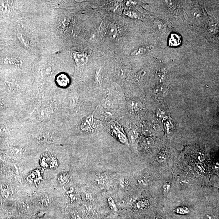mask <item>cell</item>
I'll use <instances>...</instances> for the list:
<instances>
[{
  "mask_svg": "<svg viewBox=\"0 0 219 219\" xmlns=\"http://www.w3.org/2000/svg\"><path fill=\"white\" fill-rule=\"evenodd\" d=\"M56 80L57 85L61 87H66L70 83V79L64 74H61L58 75Z\"/></svg>",
  "mask_w": 219,
  "mask_h": 219,
  "instance_id": "6da1fadb",
  "label": "cell"
},
{
  "mask_svg": "<svg viewBox=\"0 0 219 219\" xmlns=\"http://www.w3.org/2000/svg\"><path fill=\"white\" fill-rule=\"evenodd\" d=\"M182 38L180 35L177 33H173L169 39V44L170 46H177L181 42Z\"/></svg>",
  "mask_w": 219,
  "mask_h": 219,
  "instance_id": "7a4b0ae2",
  "label": "cell"
},
{
  "mask_svg": "<svg viewBox=\"0 0 219 219\" xmlns=\"http://www.w3.org/2000/svg\"><path fill=\"white\" fill-rule=\"evenodd\" d=\"M153 140L152 138L145 137L143 138L141 141V146L143 148L148 149L150 148L153 145Z\"/></svg>",
  "mask_w": 219,
  "mask_h": 219,
  "instance_id": "3957f363",
  "label": "cell"
},
{
  "mask_svg": "<svg viewBox=\"0 0 219 219\" xmlns=\"http://www.w3.org/2000/svg\"><path fill=\"white\" fill-rule=\"evenodd\" d=\"M149 200L146 199H142L139 200L136 204V207L139 210H144L149 205Z\"/></svg>",
  "mask_w": 219,
  "mask_h": 219,
  "instance_id": "277c9868",
  "label": "cell"
},
{
  "mask_svg": "<svg viewBox=\"0 0 219 219\" xmlns=\"http://www.w3.org/2000/svg\"><path fill=\"white\" fill-rule=\"evenodd\" d=\"M70 179V175L67 173H62L60 174L58 177V181L62 184L67 183Z\"/></svg>",
  "mask_w": 219,
  "mask_h": 219,
  "instance_id": "5b68a950",
  "label": "cell"
},
{
  "mask_svg": "<svg viewBox=\"0 0 219 219\" xmlns=\"http://www.w3.org/2000/svg\"><path fill=\"white\" fill-rule=\"evenodd\" d=\"M141 105L139 102L136 100H132L129 102L128 107L131 111L135 112L139 110Z\"/></svg>",
  "mask_w": 219,
  "mask_h": 219,
  "instance_id": "8992f818",
  "label": "cell"
},
{
  "mask_svg": "<svg viewBox=\"0 0 219 219\" xmlns=\"http://www.w3.org/2000/svg\"><path fill=\"white\" fill-rule=\"evenodd\" d=\"M102 104L105 108H111L113 105L112 99L109 96H105L102 101Z\"/></svg>",
  "mask_w": 219,
  "mask_h": 219,
  "instance_id": "52a82bcc",
  "label": "cell"
},
{
  "mask_svg": "<svg viewBox=\"0 0 219 219\" xmlns=\"http://www.w3.org/2000/svg\"><path fill=\"white\" fill-rule=\"evenodd\" d=\"M107 177L104 174H100L97 175L96 178V182L97 184L100 186H104L107 183Z\"/></svg>",
  "mask_w": 219,
  "mask_h": 219,
  "instance_id": "ba28073f",
  "label": "cell"
},
{
  "mask_svg": "<svg viewBox=\"0 0 219 219\" xmlns=\"http://www.w3.org/2000/svg\"><path fill=\"white\" fill-rule=\"evenodd\" d=\"M93 116V115L88 117L85 120V122L83 123L81 127L82 130H87L89 128V127L91 126L92 123Z\"/></svg>",
  "mask_w": 219,
  "mask_h": 219,
  "instance_id": "9c48e42d",
  "label": "cell"
},
{
  "mask_svg": "<svg viewBox=\"0 0 219 219\" xmlns=\"http://www.w3.org/2000/svg\"><path fill=\"white\" fill-rule=\"evenodd\" d=\"M174 211L175 213L180 215H186L189 213V210L188 207H179L175 208Z\"/></svg>",
  "mask_w": 219,
  "mask_h": 219,
  "instance_id": "30bf717a",
  "label": "cell"
},
{
  "mask_svg": "<svg viewBox=\"0 0 219 219\" xmlns=\"http://www.w3.org/2000/svg\"><path fill=\"white\" fill-rule=\"evenodd\" d=\"M1 194L2 197L4 198H8L9 195V188L7 184H3L2 185L1 188Z\"/></svg>",
  "mask_w": 219,
  "mask_h": 219,
  "instance_id": "8fae6325",
  "label": "cell"
},
{
  "mask_svg": "<svg viewBox=\"0 0 219 219\" xmlns=\"http://www.w3.org/2000/svg\"><path fill=\"white\" fill-rule=\"evenodd\" d=\"M155 91L156 96L158 97H162L165 95L166 90L165 88L162 86H159L155 88Z\"/></svg>",
  "mask_w": 219,
  "mask_h": 219,
  "instance_id": "7c38bea8",
  "label": "cell"
},
{
  "mask_svg": "<svg viewBox=\"0 0 219 219\" xmlns=\"http://www.w3.org/2000/svg\"><path fill=\"white\" fill-rule=\"evenodd\" d=\"M108 202L109 207L112 210H113L115 211H117V207H116L115 203L114 200L111 197H109L108 198Z\"/></svg>",
  "mask_w": 219,
  "mask_h": 219,
  "instance_id": "4fadbf2b",
  "label": "cell"
},
{
  "mask_svg": "<svg viewBox=\"0 0 219 219\" xmlns=\"http://www.w3.org/2000/svg\"><path fill=\"white\" fill-rule=\"evenodd\" d=\"M166 71L164 70H160L157 73V76L160 80L162 81L166 76Z\"/></svg>",
  "mask_w": 219,
  "mask_h": 219,
  "instance_id": "5bb4252c",
  "label": "cell"
},
{
  "mask_svg": "<svg viewBox=\"0 0 219 219\" xmlns=\"http://www.w3.org/2000/svg\"><path fill=\"white\" fill-rule=\"evenodd\" d=\"M156 159L159 163H161V164L165 163L166 161V157L163 154H159L157 155L156 157Z\"/></svg>",
  "mask_w": 219,
  "mask_h": 219,
  "instance_id": "9a60e30c",
  "label": "cell"
},
{
  "mask_svg": "<svg viewBox=\"0 0 219 219\" xmlns=\"http://www.w3.org/2000/svg\"><path fill=\"white\" fill-rule=\"evenodd\" d=\"M155 27L158 30H162L164 28V25L160 21H155Z\"/></svg>",
  "mask_w": 219,
  "mask_h": 219,
  "instance_id": "2e32d148",
  "label": "cell"
},
{
  "mask_svg": "<svg viewBox=\"0 0 219 219\" xmlns=\"http://www.w3.org/2000/svg\"><path fill=\"white\" fill-rule=\"evenodd\" d=\"M192 14L193 16L196 17H199L201 16V12L199 9H194L192 11Z\"/></svg>",
  "mask_w": 219,
  "mask_h": 219,
  "instance_id": "e0dca14e",
  "label": "cell"
},
{
  "mask_svg": "<svg viewBox=\"0 0 219 219\" xmlns=\"http://www.w3.org/2000/svg\"><path fill=\"white\" fill-rule=\"evenodd\" d=\"M170 188V185L168 183H166L163 187V191L164 193L166 194L169 191Z\"/></svg>",
  "mask_w": 219,
  "mask_h": 219,
  "instance_id": "ac0fdd59",
  "label": "cell"
},
{
  "mask_svg": "<svg viewBox=\"0 0 219 219\" xmlns=\"http://www.w3.org/2000/svg\"><path fill=\"white\" fill-rule=\"evenodd\" d=\"M142 133H144V134L146 135H150L152 133V131H151L150 130L147 128H143L142 129Z\"/></svg>",
  "mask_w": 219,
  "mask_h": 219,
  "instance_id": "d6986e66",
  "label": "cell"
},
{
  "mask_svg": "<svg viewBox=\"0 0 219 219\" xmlns=\"http://www.w3.org/2000/svg\"><path fill=\"white\" fill-rule=\"evenodd\" d=\"M39 202L41 204V205L43 206L47 205H48L49 204V201H48V199H46V198H43L42 199H41L39 200Z\"/></svg>",
  "mask_w": 219,
  "mask_h": 219,
  "instance_id": "ffe728a7",
  "label": "cell"
},
{
  "mask_svg": "<svg viewBox=\"0 0 219 219\" xmlns=\"http://www.w3.org/2000/svg\"><path fill=\"white\" fill-rule=\"evenodd\" d=\"M139 183L141 185H146L147 184L146 179L144 178H141L138 181Z\"/></svg>",
  "mask_w": 219,
  "mask_h": 219,
  "instance_id": "44dd1931",
  "label": "cell"
},
{
  "mask_svg": "<svg viewBox=\"0 0 219 219\" xmlns=\"http://www.w3.org/2000/svg\"><path fill=\"white\" fill-rule=\"evenodd\" d=\"M120 185L124 188H126L128 187V183L126 182L125 179L122 178L120 181Z\"/></svg>",
  "mask_w": 219,
  "mask_h": 219,
  "instance_id": "7402d4cb",
  "label": "cell"
},
{
  "mask_svg": "<svg viewBox=\"0 0 219 219\" xmlns=\"http://www.w3.org/2000/svg\"><path fill=\"white\" fill-rule=\"evenodd\" d=\"M130 135H131L130 136H131V139H136L137 138L138 134L136 133V131H131V133H130Z\"/></svg>",
  "mask_w": 219,
  "mask_h": 219,
  "instance_id": "603a6c76",
  "label": "cell"
}]
</instances>
